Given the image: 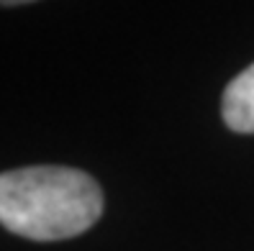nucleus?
I'll use <instances>...</instances> for the list:
<instances>
[{"label": "nucleus", "instance_id": "2", "mask_svg": "<svg viewBox=\"0 0 254 251\" xmlns=\"http://www.w3.org/2000/svg\"><path fill=\"white\" fill-rule=\"evenodd\" d=\"M223 123L236 134H254V64L226 85L221 100Z\"/></svg>", "mask_w": 254, "mask_h": 251}, {"label": "nucleus", "instance_id": "1", "mask_svg": "<svg viewBox=\"0 0 254 251\" xmlns=\"http://www.w3.org/2000/svg\"><path fill=\"white\" fill-rule=\"evenodd\" d=\"M103 213V190L72 167H23L0 174V226L31 241L85 233Z\"/></svg>", "mask_w": 254, "mask_h": 251}]
</instances>
